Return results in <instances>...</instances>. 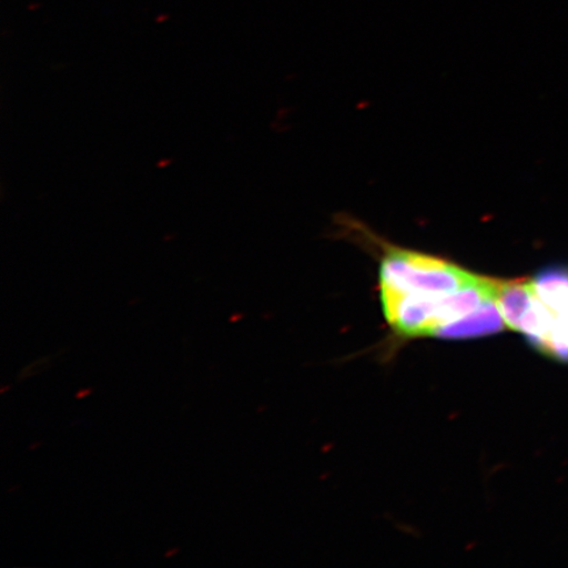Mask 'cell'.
<instances>
[{
    "mask_svg": "<svg viewBox=\"0 0 568 568\" xmlns=\"http://www.w3.org/2000/svg\"><path fill=\"white\" fill-rule=\"evenodd\" d=\"M499 280L433 255L390 248L382 260L381 301L390 329L406 338L468 339L504 331Z\"/></svg>",
    "mask_w": 568,
    "mask_h": 568,
    "instance_id": "6da1fadb",
    "label": "cell"
},
{
    "mask_svg": "<svg viewBox=\"0 0 568 568\" xmlns=\"http://www.w3.org/2000/svg\"><path fill=\"white\" fill-rule=\"evenodd\" d=\"M496 300L509 329L545 357L568 364V268H546L535 278L499 280Z\"/></svg>",
    "mask_w": 568,
    "mask_h": 568,
    "instance_id": "7a4b0ae2",
    "label": "cell"
}]
</instances>
